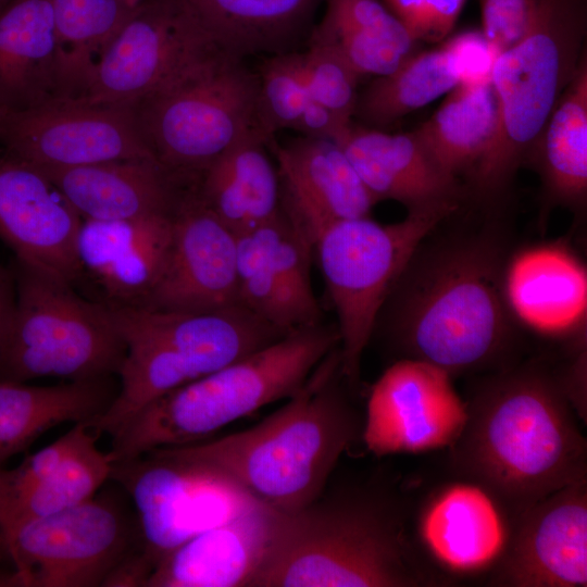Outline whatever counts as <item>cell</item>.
Listing matches in <instances>:
<instances>
[{
  "mask_svg": "<svg viewBox=\"0 0 587 587\" xmlns=\"http://www.w3.org/2000/svg\"><path fill=\"white\" fill-rule=\"evenodd\" d=\"M324 16L378 36L404 55L413 53L416 40L382 0H326Z\"/></svg>",
  "mask_w": 587,
  "mask_h": 587,
  "instance_id": "cell-39",
  "label": "cell"
},
{
  "mask_svg": "<svg viewBox=\"0 0 587 587\" xmlns=\"http://www.w3.org/2000/svg\"><path fill=\"white\" fill-rule=\"evenodd\" d=\"M82 220L124 221L173 212L178 184L155 160L38 167Z\"/></svg>",
  "mask_w": 587,
  "mask_h": 587,
  "instance_id": "cell-26",
  "label": "cell"
},
{
  "mask_svg": "<svg viewBox=\"0 0 587 587\" xmlns=\"http://www.w3.org/2000/svg\"><path fill=\"white\" fill-rule=\"evenodd\" d=\"M464 79L460 51L450 37L439 47L409 54L392 73L358 93L353 116L380 128L450 92Z\"/></svg>",
  "mask_w": 587,
  "mask_h": 587,
  "instance_id": "cell-32",
  "label": "cell"
},
{
  "mask_svg": "<svg viewBox=\"0 0 587 587\" xmlns=\"http://www.w3.org/2000/svg\"><path fill=\"white\" fill-rule=\"evenodd\" d=\"M98 435L86 422L27 455L17 466L0 465V537L18 526L76 503L111 478L113 455L97 447Z\"/></svg>",
  "mask_w": 587,
  "mask_h": 587,
  "instance_id": "cell-18",
  "label": "cell"
},
{
  "mask_svg": "<svg viewBox=\"0 0 587 587\" xmlns=\"http://www.w3.org/2000/svg\"><path fill=\"white\" fill-rule=\"evenodd\" d=\"M378 201L394 200L408 211L459 205L466 191L445 172L415 132L386 133L350 125L336 141Z\"/></svg>",
  "mask_w": 587,
  "mask_h": 587,
  "instance_id": "cell-24",
  "label": "cell"
},
{
  "mask_svg": "<svg viewBox=\"0 0 587 587\" xmlns=\"http://www.w3.org/2000/svg\"><path fill=\"white\" fill-rule=\"evenodd\" d=\"M350 125L351 123L310 98L292 129L301 133L303 137L337 141Z\"/></svg>",
  "mask_w": 587,
  "mask_h": 587,
  "instance_id": "cell-41",
  "label": "cell"
},
{
  "mask_svg": "<svg viewBox=\"0 0 587 587\" xmlns=\"http://www.w3.org/2000/svg\"><path fill=\"white\" fill-rule=\"evenodd\" d=\"M278 514L259 504L190 538L158 564L145 587H251Z\"/></svg>",
  "mask_w": 587,
  "mask_h": 587,
  "instance_id": "cell-25",
  "label": "cell"
},
{
  "mask_svg": "<svg viewBox=\"0 0 587 587\" xmlns=\"http://www.w3.org/2000/svg\"><path fill=\"white\" fill-rule=\"evenodd\" d=\"M14 564L0 586L103 587L138 548L136 514L103 490L1 538Z\"/></svg>",
  "mask_w": 587,
  "mask_h": 587,
  "instance_id": "cell-12",
  "label": "cell"
},
{
  "mask_svg": "<svg viewBox=\"0 0 587 587\" xmlns=\"http://www.w3.org/2000/svg\"><path fill=\"white\" fill-rule=\"evenodd\" d=\"M260 129L240 138L202 173L196 189L202 202L237 234L273 217L280 205V182Z\"/></svg>",
  "mask_w": 587,
  "mask_h": 587,
  "instance_id": "cell-28",
  "label": "cell"
},
{
  "mask_svg": "<svg viewBox=\"0 0 587 587\" xmlns=\"http://www.w3.org/2000/svg\"><path fill=\"white\" fill-rule=\"evenodd\" d=\"M447 448L455 477L490 491L516 519L546 496L587 479V442L565 373L530 361L497 370L466 401Z\"/></svg>",
  "mask_w": 587,
  "mask_h": 587,
  "instance_id": "cell-2",
  "label": "cell"
},
{
  "mask_svg": "<svg viewBox=\"0 0 587 587\" xmlns=\"http://www.w3.org/2000/svg\"><path fill=\"white\" fill-rule=\"evenodd\" d=\"M11 0H0V11L10 2Z\"/></svg>",
  "mask_w": 587,
  "mask_h": 587,
  "instance_id": "cell-48",
  "label": "cell"
},
{
  "mask_svg": "<svg viewBox=\"0 0 587 587\" xmlns=\"http://www.w3.org/2000/svg\"><path fill=\"white\" fill-rule=\"evenodd\" d=\"M490 583L505 587L587 585V479L546 496L517 515Z\"/></svg>",
  "mask_w": 587,
  "mask_h": 587,
  "instance_id": "cell-17",
  "label": "cell"
},
{
  "mask_svg": "<svg viewBox=\"0 0 587 587\" xmlns=\"http://www.w3.org/2000/svg\"><path fill=\"white\" fill-rule=\"evenodd\" d=\"M346 386L338 346L298 391L258 424L168 448L221 470L262 504L295 512L322 494L341 455L362 439L363 419Z\"/></svg>",
  "mask_w": 587,
  "mask_h": 587,
  "instance_id": "cell-4",
  "label": "cell"
},
{
  "mask_svg": "<svg viewBox=\"0 0 587 587\" xmlns=\"http://www.w3.org/2000/svg\"><path fill=\"white\" fill-rule=\"evenodd\" d=\"M433 232L392 285L373 336L382 335L399 359L451 376L495 366L510 350L514 323L503 295L502 242L488 230L436 239Z\"/></svg>",
  "mask_w": 587,
  "mask_h": 587,
  "instance_id": "cell-1",
  "label": "cell"
},
{
  "mask_svg": "<svg viewBox=\"0 0 587 587\" xmlns=\"http://www.w3.org/2000/svg\"><path fill=\"white\" fill-rule=\"evenodd\" d=\"M438 579L409 534V511L383 483H329L303 508L278 514L251 587H420Z\"/></svg>",
  "mask_w": 587,
  "mask_h": 587,
  "instance_id": "cell-3",
  "label": "cell"
},
{
  "mask_svg": "<svg viewBox=\"0 0 587 587\" xmlns=\"http://www.w3.org/2000/svg\"><path fill=\"white\" fill-rule=\"evenodd\" d=\"M526 164L541 182L545 205L582 211L587 199V54L535 140Z\"/></svg>",
  "mask_w": 587,
  "mask_h": 587,
  "instance_id": "cell-29",
  "label": "cell"
},
{
  "mask_svg": "<svg viewBox=\"0 0 587 587\" xmlns=\"http://www.w3.org/2000/svg\"><path fill=\"white\" fill-rule=\"evenodd\" d=\"M82 217L36 166L0 159V238L17 263L73 286Z\"/></svg>",
  "mask_w": 587,
  "mask_h": 587,
  "instance_id": "cell-19",
  "label": "cell"
},
{
  "mask_svg": "<svg viewBox=\"0 0 587 587\" xmlns=\"http://www.w3.org/2000/svg\"><path fill=\"white\" fill-rule=\"evenodd\" d=\"M482 34L497 52L516 43L528 29L538 0H478Z\"/></svg>",
  "mask_w": 587,
  "mask_h": 587,
  "instance_id": "cell-40",
  "label": "cell"
},
{
  "mask_svg": "<svg viewBox=\"0 0 587 587\" xmlns=\"http://www.w3.org/2000/svg\"><path fill=\"white\" fill-rule=\"evenodd\" d=\"M272 143L282 209L312 246L329 224L370 216L377 200L336 141L302 136Z\"/></svg>",
  "mask_w": 587,
  "mask_h": 587,
  "instance_id": "cell-22",
  "label": "cell"
},
{
  "mask_svg": "<svg viewBox=\"0 0 587 587\" xmlns=\"http://www.w3.org/2000/svg\"><path fill=\"white\" fill-rule=\"evenodd\" d=\"M250 230L259 245L263 278L283 301L292 327L299 329L322 323L311 283L313 246L310 241L283 209Z\"/></svg>",
  "mask_w": 587,
  "mask_h": 587,
  "instance_id": "cell-35",
  "label": "cell"
},
{
  "mask_svg": "<svg viewBox=\"0 0 587 587\" xmlns=\"http://www.w3.org/2000/svg\"><path fill=\"white\" fill-rule=\"evenodd\" d=\"M63 99L78 98L136 7L124 0H51Z\"/></svg>",
  "mask_w": 587,
  "mask_h": 587,
  "instance_id": "cell-34",
  "label": "cell"
},
{
  "mask_svg": "<svg viewBox=\"0 0 587 587\" xmlns=\"http://www.w3.org/2000/svg\"><path fill=\"white\" fill-rule=\"evenodd\" d=\"M63 99L51 0H11L0 11V104L22 111Z\"/></svg>",
  "mask_w": 587,
  "mask_h": 587,
  "instance_id": "cell-27",
  "label": "cell"
},
{
  "mask_svg": "<svg viewBox=\"0 0 587 587\" xmlns=\"http://www.w3.org/2000/svg\"><path fill=\"white\" fill-rule=\"evenodd\" d=\"M312 34L335 45L360 77L388 75L408 57L378 36L326 16Z\"/></svg>",
  "mask_w": 587,
  "mask_h": 587,
  "instance_id": "cell-38",
  "label": "cell"
},
{
  "mask_svg": "<svg viewBox=\"0 0 587 587\" xmlns=\"http://www.w3.org/2000/svg\"><path fill=\"white\" fill-rule=\"evenodd\" d=\"M466 0H425L419 40L437 42L453 29Z\"/></svg>",
  "mask_w": 587,
  "mask_h": 587,
  "instance_id": "cell-42",
  "label": "cell"
},
{
  "mask_svg": "<svg viewBox=\"0 0 587 587\" xmlns=\"http://www.w3.org/2000/svg\"><path fill=\"white\" fill-rule=\"evenodd\" d=\"M15 301L0 339V380H71L118 372L124 345L104 304L17 263Z\"/></svg>",
  "mask_w": 587,
  "mask_h": 587,
  "instance_id": "cell-10",
  "label": "cell"
},
{
  "mask_svg": "<svg viewBox=\"0 0 587 587\" xmlns=\"http://www.w3.org/2000/svg\"><path fill=\"white\" fill-rule=\"evenodd\" d=\"M502 287L513 320L523 327L585 346L587 270L565 243L532 245L507 257Z\"/></svg>",
  "mask_w": 587,
  "mask_h": 587,
  "instance_id": "cell-23",
  "label": "cell"
},
{
  "mask_svg": "<svg viewBox=\"0 0 587 587\" xmlns=\"http://www.w3.org/2000/svg\"><path fill=\"white\" fill-rule=\"evenodd\" d=\"M300 62L310 98L351 123L360 76L336 46L311 33Z\"/></svg>",
  "mask_w": 587,
  "mask_h": 587,
  "instance_id": "cell-37",
  "label": "cell"
},
{
  "mask_svg": "<svg viewBox=\"0 0 587 587\" xmlns=\"http://www.w3.org/2000/svg\"><path fill=\"white\" fill-rule=\"evenodd\" d=\"M124 1H126L128 4H130L133 7H136L137 4L142 2L143 0H124Z\"/></svg>",
  "mask_w": 587,
  "mask_h": 587,
  "instance_id": "cell-47",
  "label": "cell"
},
{
  "mask_svg": "<svg viewBox=\"0 0 587 587\" xmlns=\"http://www.w3.org/2000/svg\"><path fill=\"white\" fill-rule=\"evenodd\" d=\"M467 417L452 376L425 361L401 358L371 388L362 440L378 457L449 448Z\"/></svg>",
  "mask_w": 587,
  "mask_h": 587,
  "instance_id": "cell-15",
  "label": "cell"
},
{
  "mask_svg": "<svg viewBox=\"0 0 587 587\" xmlns=\"http://www.w3.org/2000/svg\"><path fill=\"white\" fill-rule=\"evenodd\" d=\"M174 212L124 221L83 220L76 253L85 279L108 308L143 307L168 257Z\"/></svg>",
  "mask_w": 587,
  "mask_h": 587,
  "instance_id": "cell-21",
  "label": "cell"
},
{
  "mask_svg": "<svg viewBox=\"0 0 587 587\" xmlns=\"http://www.w3.org/2000/svg\"><path fill=\"white\" fill-rule=\"evenodd\" d=\"M339 346L334 325L296 329L149 402L110 436L114 460L202 441L228 424L298 391Z\"/></svg>",
  "mask_w": 587,
  "mask_h": 587,
  "instance_id": "cell-5",
  "label": "cell"
},
{
  "mask_svg": "<svg viewBox=\"0 0 587 587\" xmlns=\"http://www.w3.org/2000/svg\"><path fill=\"white\" fill-rule=\"evenodd\" d=\"M7 557V551H5V548H4V544L0 537V561Z\"/></svg>",
  "mask_w": 587,
  "mask_h": 587,
  "instance_id": "cell-46",
  "label": "cell"
},
{
  "mask_svg": "<svg viewBox=\"0 0 587 587\" xmlns=\"http://www.w3.org/2000/svg\"><path fill=\"white\" fill-rule=\"evenodd\" d=\"M515 517L486 488L454 478L433 489L416 519L419 544L445 573L490 574L502 559Z\"/></svg>",
  "mask_w": 587,
  "mask_h": 587,
  "instance_id": "cell-20",
  "label": "cell"
},
{
  "mask_svg": "<svg viewBox=\"0 0 587 587\" xmlns=\"http://www.w3.org/2000/svg\"><path fill=\"white\" fill-rule=\"evenodd\" d=\"M108 309L125 351L118 391L87 423L98 436L111 435L154 399L287 335L240 304L211 312Z\"/></svg>",
  "mask_w": 587,
  "mask_h": 587,
  "instance_id": "cell-6",
  "label": "cell"
},
{
  "mask_svg": "<svg viewBox=\"0 0 587 587\" xmlns=\"http://www.w3.org/2000/svg\"><path fill=\"white\" fill-rule=\"evenodd\" d=\"M115 395L108 377L53 386L0 380V465L60 424L100 416Z\"/></svg>",
  "mask_w": 587,
  "mask_h": 587,
  "instance_id": "cell-31",
  "label": "cell"
},
{
  "mask_svg": "<svg viewBox=\"0 0 587 587\" xmlns=\"http://www.w3.org/2000/svg\"><path fill=\"white\" fill-rule=\"evenodd\" d=\"M11 110L7 109L5 107H3L2 104H0V133L3 128V125L8 118V115L10 113Z\"/></svg>",
  "mask_w": 587,
  "mask_h": 587,
  "instance_id": "cell-45",
  "label": "cell"
},
{
  "mask_svg": "<svg viewBox=\"0 0 587 587\" xmlns=\"http://www.w3.org/2000/svg\"><path fill=\"white\" fill-rule=\"evenodd\" d=\"M585 0H538L525 35L500 52L491 72L497 102L492 140L467 178L485 205L504 199L519 168L586 54Z\"/></svg>",
  "mask_w": 587,
  "mask_h": 587,
  "instance_id": "cell-7",
  "label": "cell"
},
{
  "mask_svg": "<svg viewBox=\"0 0 587 587\" xmlns=\"http://www.w3.org/2000/svg\"><path fill=\"white\" fill-rule=\"evenodd\" d=\"M110 479L132 501L139 535L118 587H145L174 549L262 504L221 470L172 448L114 461Z\"/></svg>",
  "mask_w": 587,
  "mask_h": 587,
  "instance_id": "cell-9",
  "label": "cell"
},
{
  "mask_svg": "<svg viewBox=\"0 0 587 587\" xmlns=\"http://www.w3.org/2000/svg\"><path fill=\"white\" fill-rule=\"evenodd\" d=\"M258 75L216 51L136 103L153 159L177 182L199 180L240 138L260 129Z\"/></svg>",
  "mask_w": 587,
  "mask_h": 587,
  "instance_id": "cell-8",
  "label": "cell"
},
{
  "mask_svg": "<svg viewBox=\"0 0 587 587\" xmlns=\"http://www.w3.org/2000/svg\"><path fill=\"white\" fill-rule=\"evenodd\" d=\"M237 237L196 190L183 195L165 267L143 307L211 312L238 305Z\"/></svg>",
  "mask_w": 587,
  "mask_h": 587,
  "instance_id": "cell-16",
  "label": "cell"
},
{
  "mask_svg": "<svg viewBox=\"0 0 587 587\" xmlns=\"http://www.w3.org/2000/svg\"><path fill=\"white\" fill-rule=\"evenodd\" d=\"M417 41L425 0H382Z\"/></svg>",
  "mask_w": 587,
  "mask_h": 587,
  "instance_id": "cell-43",
  "label": "cell"
},
{
  "mask_svg": "<svg viewBox=\"0 0 587 587\" xmlns=\"http://www.w3.org/2000/svg\"><path fill=\"white\" fill-rule=\"evenodd\" d=\"M220 51L182 0H143L102 53L77 100L138 103Z\"/></svg>",
  "mask_w": 587,
  "mask_h": 587,
  "instance_id": "cell-13",
  "label": "cell"
},
{
  "mask_svg": "<svg viewBox=\"0 0 587 587\" xmlns=\"http://www.w3.org/2000/svg\"><path fill=\"white\" fill-rule=\"evenodd\" d=\"M496 125L491 84H461L414 132L445 172L467 179L487 151Z\"/></svg>",
  "mask_w": 587,
  "mask_h": 587,
  "instance_id": "cell-33",
  "label": "cell"
},
{
  "mask_svg": "<svg viewBox=\"0 0 587 587\" xmlns=\"http://www.w3.org/2000/svg\"><path fill=\"white\" fill-rule=\"evenodd\" d=\"M15 301V277L0 264V339Z\"/></svg>",
  "mask_w": 587,
  "mask_h": 587,
  "instance_id": "cell-44",
  "label": "cell"
},
{
  "mask_svg": "<svg viewBox=\"0 0 587 587\" xmlns=\"http://www.w3.org/2000/svg\"><path fill=\"white\" fill-rule=\"evenodd\" d=\"M223 53L238 59L285 53L302 35L319 0H182Z\"/></svg>",
  "mask_w": 587,
  "mask_h": 587,
  "instance_id": "cell-30",
  "label": "cell"
},
{
  "mask_svg": "<svg viewBox=\"0 0 587 587\" xmlns=\"http://www.w3.org/2000/svg\"><path fill=\"white\" fill-rule=\"evenodd\" d=\"M0 137L9 157L38 167L153 159L136 103L60 99L10 111Z\"/></svg>",
  "mask_w": 587,
  "mask_h": 587,
  "instance_id": "cell-14",
  "label": "cell"
},
{
  "mask_svg": "<svg viewBox=\"0 0 587 587\" xmlns=\"http://www.w3.org/2000/svg\"><path fill=\"white\" fill-rule=\"evenodd\" d=\"M459 208L408 211L390 224L370 216L341 220L317 236L313 253L337 315L341 373L351 389L392 285L421 241Z\"/></svg>",
  "mask_w": 587,
  "mask_h": 587,
  "instance_id": "cell-11",
  "label": "cell"
},
{
  "mask_svg": "<svg viewBox=\"0 0 587 587\" xmlns=\"http://www.w3.org/2000/svg\"><path fill=\"white\" fill-rule=\"evenodd\" d=\"M257 75L258 124L260 130L271 140L276 130L294 128L310 100L300 53L274 54L263 62Z\"/></svg>",
  "mask_w": 587,
  "mask_h": 587,
  "instance_id": "cell-36",
  "label": "cell"
}]
</instances>
